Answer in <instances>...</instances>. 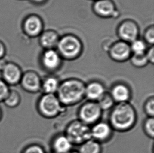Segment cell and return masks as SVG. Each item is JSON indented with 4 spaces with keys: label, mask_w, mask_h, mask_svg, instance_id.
Segmentation results:
<instances>
[{
    "label": "cell",
    "mask_w": 154,
    "mask_h": 153,
    "mask_svg": "<svg viewBox=\"0 0 154 153\" xmlns=\"http://www.w3.org/2000/svg\"><path fill=\"white\" fill-rule=\"evenodd\" d=\"M96 102L103 111L111 110L116 104L110 93L107 91Z\"/></svg>",
    "instance_id": "cell-22"
},
{
    "label": "cell",
    "mask_w": 154,
    "mask_h": 153,
    "mask_svg": "<svg viewBox=\"0 0 154 153\" xmlns=\"http://www.w3.org/2000/svg\"><path fill=\"white\" fill-rule=\"evenodd\" d=\"M144 111L147 117H154V97L151 96L146 100L144 105Z\"/></svg>",
    "instance_id": "cell-26"
},
{
    "label": "cell",
    "mask_w": 154,
    "mask_h": 153,
    "mask_svg": "<svg viewBox=\"0 0 154 153\" xmlns=\"http://www.w3.org/2000/svg\"><path fill=\"white\" fill-rule=\"evenodd\" d=\"M31 1L35 4L40 5V4H43L45 3L48 0H31Z\"/></svg>",
    "instance_id": "cell-33"
},
{
    "label": "cell",
    "mask_w": 154,
    "mask_h": 153,
    "mask_svg": "<svg viewBox=\"0 0 154 153\" xmlns=\"http://www.w3.org/2000/svg\"><path fill=\"white\" fill-rule=\"evenodd\" d=\"M23 73L19 65L8 62L1 71L2 79L9 86H15L20 82Z\"/></svg>",
    "instance_id": "cell-13"
},
{
    "label": "cell",
    "mask_w": 154,
    "mask_h": 153,
    "mask_svg": "<svg viewBox=\"0 0 154 153\" xmlns=\"http://www.w3.org/2000/svg\"><path fill=\"white\" fill-rule=\"evenodd\" d=\"M106 91L102 83L99 81H91L85 85V98L89 101H97Z\"/></svg>",
    "instance_id": "cell-17"
},
{
    "label": "cell",
    "mask_w": 154,
    "mask_h": 153,
    "mask_svg": "<svg viewBox=\"0 0 154 153\" xmlns=\"http://www.w3.org/2000/svg\"><path fill=\"white\" fill-rule=\"evenodd\" d=\"M92 139L99 143H105L110 140L114 130L108 122L98 121L91 127Z\"/></svg>",
    "instance_id": "cell-12"
},
{
    "label": "cell",
    "mask_w": 154,
    "mask_h": 153,
    "mask_svg": "<svg viewBox=\"0 0 154 153\" xmlns=\"http://www.w3.org/2000/svg\"><path fill=\"white\" fill-rule=\"evenodd\" d=\"M107 52L111 59L117 62H126L132 54L130 44L121 40L112 41Z\"/></svg>",
    "instance_id": "cell-8"
},
{
    "label": "cell",
    "mask_w": 154,
    "mask_h": 153,
    "mask_svg": "<svg viewBox=\"0 0 154 153\" xmlns=\"http://www.w3.org/2000/svg\"><path fill=\"white\" fill-rule=\"evenodd\" d=\"M85 85L79 79H67L60 82L56 95L65 107L75 106L85 98Z\"/></svg>",
    "instance_id": "cell-2"
},
{
    "label": "cell",
    "mask_w": 154,
    "mask_h": 153,
    "mask_svg": "<svg viewBox=\"0 0 154 153\" xmlns=\"http://www.w3.org/2000/svg\"><path fill=\"white\" fill-rule=\"evenodd\" d=\"M8 62L3 59V58L0 59V71L1 72L4 68V67H5Z\"/></svg>",
    "instance_id": "cell-32"
},
{
    "label": "cell",
    "mask_w": 154,
    "mask_h": 153,
    "mask_svg": "<svg viewBox=\"0 0 154 153\" xmlns=\"http://www.w3.org/2000/svg\"><path fill=\"white\" fill-rule=\"evenodd\" d=\"M10 90V86L2 78H0V102H3Z\"/></svg>",
    "instance_id": "cell-29"
},
{
    "label": "cell",
    "mask_w": 154,
    "mask_h": 153,
    "mask_svg": "<svg viewBox=\"0 0 154 153\" xmlns=\"http://www.w3.org/2000/svg\"><path fill=\"white\" fill-rule=\"evenodd\" d=\"M79 153L78 152V151H71V152H69V153Z\"/></svg>",
    "instance_id": "cell-35"
},
{
    "label": "cell",
    "mask_w": 154,
    "mask_h": 153,
    "mask_svg": "<svg viewBox=\"0 0 154 153\" xmlns=\"http://www.w3.org/2000/svg\"><path fill=\"white\" fill-rule=\"evenodd\" d=\"M74 145H81L92 139L91 126L81 121L73 120L67 125L64 133Z\"/></svg>",
    "instance_id": "cell-5"
},
{
    "label": "cell",
    "mask_w": 154,
    "mask_h": 153,
    "mask_svg": "<svg viewBox=\"0 0 154 153\" xmlns=\"http://www.w3.org/2000/svg\"></svg>",
    "instance_id": "cell-37"
},
{
    "label": "cell",
    "mask_w": 154,
    "mask_h": 153,
    "mask_svg": "<svg viewBox=\"0 0 154 153\" xmlns=\"http://www.w3.org/2000/svg\"><path fill=\"white\" fill-rule=\"evenodd\" d=\"M102 144L93 139H90L79 145V153H102Z\"/></svg>",
    "instance_id": "cell-20"
},
{
    "label": "cell",
    "mask_w": 154,
    "mask_h": 153,
    "mask_svg": "<svg viewBox=\"0 0 154 153\" xmlns=\"http://www.w3.org/2000/svg\"><path fill=\"white\" fill-rule=\"evenodd\" d=\"M42 79L37 72L28 70L23 73L20 85L29 93H36L41 91Z\"/></svg>",
    "instance_id": "cell-11"
},
{
    "label": "cell",
    "mask_w": 154,
    "mask_h": 153,
    "mask_svg": "<svg viewBox=\"0 0 154 153\" xmlns=\"http://www.w3.org/2000/svg\"><path fill=\"white\" fill-rule=\"evenodd\" d=\"M53 153H68L72 151L73 145L64 134H59L53 137L51 141Z\"/></svg>",
    "instance_id": "cell-18"
},
{
    "label": "cell",
    "mask_w": 154,
    "mask_h": 153,
    "mask_svg": "<svg viewBox=\"0 0 154 153\" xmlns=\"http://www.w3.org/2000/svg\"><path fill=\"white\" fill-rule=\"evenodd\" d=\"M131 64L137 68H142L149 64L145 54H131L129 58Z\"/></svg>",
    "instance_id": "cell-24"
},
{
    "label": "cell",
    "mask_w": 154,
    "mask_h": 153,
    "mask_svg": "<svg viewBox=\"0 0 154 153\" xmlns=\"http://www.w3.org/2000/svg\"><path fill=\"white\" fill-rule=\"evenodd\" d=\"M21 97L17 90L11 89L3 103L9 108H17L21 103Z\"/></svg>",
    "instance_id": "cell-21"
},
{
    "label": "cell",
    "mask_w": 154,
    "mask_h": 153,
    "mask_svg": "<svg viewBox=\"0 0 154 153\" xmlns=\"http://www.w3.org/2000/svg\"><path fill=\"white\" fill-rule=\"evenodd\" d=\"M137 114L134 106L129 102L116 104L110 110L109 122L114 130L125 132L135 125Z\"/></svg>",
    "instance_id": "cell-1"
},
{
    "label": "cell",
    "mask_w": 154,
    "mask_h": 153,
    "mask_svg": "<svg viewBox=\"0 0 154 153\" xmlns=\"http://www.w3.org/2000/svg\"><path fill=\"white\" fill-rule=\"evenodd\" d=\"M23 28L27 35L35 38L39 36L44 31V23L38 15H31L24 21Z\"/></svg>",
    "instance_id": "cell-14"
},
{
    "label": "cell",
    "mask_w": 154,
    "mask_h": 153,
    "mask_svg": "<svg viewBox=\"0 0 154 153\" xmlns=\"http://www.w3.org/2000/svg\"><path fill=\"white\" fill-rule=\"evenodd\" d=\"M129 44L132 54H145L146 50L148 49V45L143 39H140V38Z\"/></svg>",
    "instance_id": "cell-23"
},
{
    "label": "cell",
    "mask_w": 154,
    "mask_h": 153,
    "mask_svg": "<svg viewBox=\"0 0 154 153\" xmlns=\"http://www.w3.org/2000/svg\"><path fill=\"white\" fill-rule=\"evenodd\" d=\"M143 40L148 45L154 46V25L149 26L144 31Z\"/></svg>",
    "instance_id": "cell-27"
},
{
    "label": "cell",
    "mask_w": 154,
    "mask_h": 153,
    "mask_svg": "<svg viewBox=\"0 0 154 153\" xmlns=\"http://www.w3.org/2000/svg\"><path fill=\"white\" fill-rule=\"evenodd\" d=\"M39 36L40 45L44 50L56 49L60 37L54 29L43 31Z\"/></svg>",
    "instance_id": "cell-16"
},
{
    "label": "cell",
    "mask_w": 154,
    "mask_h": 153,
    "mask_svg": "<svg viewBox=\"0 0 154 153\" xmlns=\"http://www.w3.org/2000/svg\"><path fill=\"white\" fill-rule=\"evenodd\" d=\"M5 54V47L2 41H0V59L3 58Z\"/></svg>",
    "instance_id": "cell-31"
},
{
    "label": "cell",
    "mask_w": 154,
    "mask_h": 153,
    "mask_svg": "<svg viewBox=\"0 0 154 153\" xmlns=\"http://www.w3.org/2000/svg\"><path fill=\"white\" fill-rule=\"evenodd\" d=\"M62 58L56 49L44 50L40 56V63L48 73L56 72L62 67Z\"/></svg>",
    "instance_id": "cell-9"
},
{
    "label": "cell",
    "mask_w": 154,
    "mask_h": 153,
    "mask_svg": "<svg viewBox=\"0 0 154 153\" xmlns=\"http://www.w3.org/2000/svg\"><path fill=\"white\" fill-rule=\"evenodd\" d=\"M146 57L148 59L149 64H153L154 63V46H150L146 50L145 52Z\"/></svg>",
    "instance_id": "cell-30"
},
{
    "label": "cell",
    "mask_w": 154,
    "mask_h": 153,
    "mask_svg": "<svg viewBox=\"0 0 154 153\" xmlns=\"http://www.w3.org/2000/svg\"><path fill=\"white\" fill-rule=\"evenodd\" d=\"M2 110H1V109L0 108V121H1V120L2 119Z\"/></svg>",
    "instance_id": "cell-34"
},
{
    "label": "cell",
    "mask_w": 154,
    "mask_h": 153,
    "mask_svg": "<svg viewBox=\"0 0 154 153\" xmlns=\"http://www.w3.org/2000/svg\"><path fill=\"white\" fill-rule=\"evenodd\" d=\"M94 1H95V0H94Z\"/></svg>",
    "instance_id": "cell-36"
},
{
    "label": "cell",
    "mask_w": 154,
    "mask_h": 153,
    "mask_svg": "<svg viewBox=\"0 0 154 153\" xmlns=\"http://www.w3.org/2000/svg\"><path fill=\"white\" fill-rule=\"evenodd\" d=\"M56 50L63 60L77 59L83 52V44L77 36L67 34L60 37Z\"/></svg>",
    "instance_id": "cell-3"
},
{
    "label": "cell",
    "mask_w": 154,
    "mask_h": 153,
    "mask_svg": "<svg viewBox=\"0 0 154 153\" xmlns=\"http://www.w3.org/2000/svg\"><path fill=\"white\" fill-rule=\"evenodd\" d=\"M60 82L58 78L53 75L45 76L42 79L41 91L44 94H56Z\"/></svg>",
    "instance_id": "cell-19"
},
{
    "label": "cell",
    "mask_w": 154,
    "mask_h": 153,
    "mask_svg": "<svg viewBox=\"0 0 154 153\" xmlns=\"http://www.w3.org/2000/svg\"><path fill=\"white\" fill-rule=\"evenodd\" d=\"M36 106L40 115L46 118H56L66 110L56 94L43 93L38 100Z\"/></svg>",
    "instance_id": "cell-4"
},
{
    "label": "cell",
    "mask_w": 154,
    "mask_h": 153,
    "mask_svg": "<svg viewBox=\"0 0 154 153\" xmlns=\"http://www.w3.org/2000/svg\"><path fill=\"white\" fill-rule=\"evenodd\" d=\"M110 95L116 104L129 102L131 98V91L129 86L125 83L119 82L112 86Z\"/></svg>",
    "instance_id": "cell-15"
},
{
    "label": "cell",
    "mask_w": 154,
    "mask_h": 153,
    "mask_svg": "<svg viewBox=\"0 0 154 153\" xmlns=\"http://www.w3.org/2000/svg\"><path fill=\"white\" fill-rule=\"evenodd\" d=\"M116 33L119 40L130 44L140 37V27L135 21L127 19L119 23Z\"/></svg>",
    "instance_id": "cell-7"
},
{
    "label": "cell",
    "mask_w": 154,
    "mask_h": 153,
    "mask_svg": "<svg viewBox=\"0 0 154 153\" xmlns=\"http://www.w3.org/2000/svg\"><path fill=\"white\" fill-rule=\"evenodd\" d=\"M144 132L147 136L150 139H153L154 136V117H147L145 120L143 124Z\"/></svg>",
    "instance_id": "cell-25"
},
{
    "label": "cell",
    "mask_w": 154,
    "mask_h": 153,
    "mask_svg": "<svg viewBox=\"0 0 154 153\" xmlns=\"http://www.w3.org/2000/svg\"><path fill=\"white\" fill-rule=\"evenodd\" d=\"M22 153H46L44 147L38 144L27 145L23 149Z\"/></svg>",
    "instance_id": "cell-28"
},
{
    "label": "cell",
    "mask_w": 154,
    "mask_h": 153,
    "mask_svg": "<svg viewBox=\"0 0 154 153\" xmlns=\"http://www.w3.org/2000/svg\"><path fill=\"white\" fill-rule=\"evenodd\" d=\"M103 112L97 102L88 100L80 106L78 119L91 126L100 121Z\"/></svg>",
    "instance_id": "cell-6"
},
{
    "label": "cell",
    "mask_w": 154,
    "mask_h": 153,
    "mask_svg": "<svg viewBox=\"0 0 154 153\" xmlns=\"http://www.w3.org/2000/svg\"><path fill=\"white\" fill-rule=\"evenodd\" d=\"M92 10L95 14L103 19L116 18L119 15L112 0H95L92 5Z\"/></svg>",
    "instance_id": "cell-10"
}]
</instances>
